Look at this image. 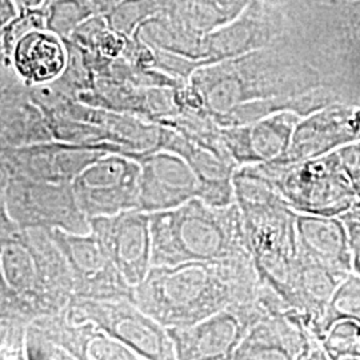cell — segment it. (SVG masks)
Listing matches in <instances>:
<instances>
[{
	"label": "cell",
	"instance_id": "1",
	"mask_svg": "<svg viewBox=\"0 0 360 360\" xmlns=\"http://www.w3.org/2000/svg\"><path fill=\"white\" fill-rule=\"evenodd\" d=\"M188 84L200 94L215 123L248 104H264L270 115L291 111L306 117L335 103L318 71L284 43L200 67Z\"/></svg>",
	"mask_w": 360,
	"mask_h": 360
},
{
	"label": "cell",
	"instance_id": "2",
	"mask_svg": "<svg viewBox=\"0 0 360 360\" xmlns=\"http://www.w3.org/2000/svg\"><path fill=\"white\" fill-rule=\"evenodd\" d=\"M263 282L252 255L176 266H153L132 302L163 327H188L257 300Z\"/></svg>",
	"mask_w": 360,
	"mask_h": 360
},
{
	"label": "cell",
	"instance_id": "3",
	"mask_svg": "<svg viewBox=\"0 0 360 360\" xmlns=\"http://www.w3.org/2000/svg\"><path fill=\"white\" fill-rule=\"evenodd\" d=\"M0 215V321L30 326L63 311L75 297L74 281L51 233Z\"/></svg>",
	"mask_w": 360,
	"mask_h": 360
},
{
	"label": "cell",
	"instance_id": "4",
	"mask_svg": "<svg viewBox=\"0 0 360 360\" xmlns=\"http://www.w3.org/2000/svg\"><path fill=\"white\" fill-rule=\"evenodd\" d=\"M153 266L251 255L238 203L211 206L200 198L150 214Z\"/></svg>",
	"mask_w": 360,
	"mask_h": 360
},
{
	"label": "cell",
	"instance_id": "5",
	"mask_svg": "<svg viewBox=\"0 0 360 360\" xmlns=\"http://www.w3.org/2000/svg\"><path fill=\"white\" fill-rule=\"evenodd\" d=\"M309 35L284 41L339 103L360 107V0H309Z\"/></svg>",
	"mask_w": 360,
	"mask_h": 360
},
{
	"label": "cell",
	"instance_id": "6",
	"mask_svg": "<svg viewBox=\"0 0 360 360\" xmlns=\"http://www.w3.org/2000/svg\"><path fill=\"white\" fill-rule=\"evenodd\" d=\"M233 188L259 278L279 294L297 255V212L250 166L235 171Z\"/></svg>",
	"mask_w": 360,
	"mask_h": 360
},
{
	"label": "cell",
	"instance_id": "7",
	"mask_svg": "<svg viewBox=\"0 0 360 360\" xmlns=\"http://www.w3.org/2000/svg\"><path fill=\"white\" fill-rule=\"evenodd\" d=\"M297 214L342 217L358 199L336 151L297 163L250 166Z\"/></svg>",
	"mask_w": 360,
	"mask_h": 360
},
{
	"label": "cell",
	"instance_id": "8",
	"mask_svg": "<svg viewBox=\"0 0 360 360\" xmlns=\"http://www.w3.org/2000/svg\"><path fill=\"white\" fill-rule=\"evenodd\" d=\"M23 229L89 233L90 220L77 205L72 183L1 176V208Z\"/></svg>",
	"mask_w": 360,
	"mask_h": 360
},
{
	"label": "cell",
	"instance_id": "9",
	"mask_svg": "<svg viewBox=\"0 0 360 360\" xmlns=\"http://www.w3.org/2000/svg\"><path fill=\"white\" fill-rule=\"evenodd\" d=\"M72 321H91L129 347L141 360L176 359L167 328L129 299L92 300L74 297L65 309Z\"/></svg>",
	"mask_w": 360,
	"mask_h": 360
},
{
	"label": "cell",
	"instance_id": "10",
	"mask_svg": "<svg viewBox=\"0 0 360 360\" xmlns=\"http://www.w3.org/2000/svg\"><path fill=\"white\" fill-rule=\"evenodd\" d=\"M26 359L139 360L129 347L91 321H72L65 309L28 326Z\"/></svg>",
	"mask_w": 360,
	"mask_h": 360
},
{
	"label": "cell",
	"instance_id": "11",
	"mask_svg": "<svg viewBox=\"0 0 360 360\" xmlns=\"http://www.w3.org/2000/svg\"><path fill=\"white\" fill-rule=\"evenodd\" d=\"M264 284L257 300L233 304L188 327H171L176 359H233V354L248 331L263 318L272 315Z\"/></svg>",
	"mask_w": 360,
	"mask_h": 360
},
{
	"label": "cell",
	"instance_id": "12",
	"mask_svg": "<svg viewBox=\"0 0 360 360\" xmlns=\"http://www.w3.org/2000/svg\"><path fill=\"white\" fill-rule=\"evenodd\" d=\"M114 143H35L22 147H0L1 176H20L49 183H72L77 175L107 154H126Z\"/></svg>",
	"mask_w": 360,
	"mask_h": 360
},
{
	"label": "cell",
	"instance_id": "13",
	"mask_svg": "<svg viewBox=\"0 0 360 360\" xmlns=\"http://www.w3.org/2000/svg\"><path fill=\"white\" fill-rule=\"evenodd\" d=\"M142 167L124 154H107L83 169L72 181L77 205L89 218L138 210Z\"/></svg>",
	"mask_w": 360,
	"mask_h": 360
},
{
	"label": "cell",
	"instance_id": "14",
	"mask_svg": "<svg viewBox=\"0 0 360 360\" xmlns=\"http://www.w3.org/2000/svg\"><path fill=\"white\" fill-rule=\"evenodd\" d=\"M49 231L68 262L75 297L134 299V287L116 269L95 233H70L59 229Z\"/></svg>",
	"mask_w": 360,
	"mask_h": 360
},
{
	"label": "cell",
	"instance_id": "15",
	"mask_svg": "<svg viewBox=\"0 0 360 360\" xmlns=\"http://www.w3.org/2000/svg\"><path fill=\"white\" fill-rule=\"evenodd\" d=\"M90 227L126 282L132 287L141 283L151 269L150 214L129 210L111 217L90 219Z\"/></svg>",
	"mask_w": 360,
	"mask_h": 360
},
{
	"label": "cell",
	"instance_id": "16",
	"mask_svg": "<svg viewBox=\"0 0 360 360\" xmlns=\"http://www.w3.org/2000/svg\"><path fill=\"white\" fill-rule=\"evenodd\" d=\"M233 359H330L322 340L288 309L263 318L248 331Z\"/></svg>",
	"mask_w": 360,
	"mask_h": 360
},
{
	"label": "cell",
	"instance_id": "17",
	"mask_svg": "<svg viewBox=\"0 0 360 360\" xmlns=\"http://www.w3.org/2000/svg\"><path fill=\"white\" fill-rule=\"evenodd\" d=\"M142 167L141 211L153 214L199 198V179L180 155L166 150L127 151Z\"/></svg>",
	"mask_w": 360,
	"mask_h": 360
},
{
	"label": "cell",
	"instance_id": "18",
	"mask_svg": "<svg viewBox=\"0 0 360 360\" xmlns=\"http://www.w3.org/2000/svg\"><path fill=\"white\" fill-rule=\"evenodd\" d=\"M360 141V107L334 103L302 117L281 163H297L330 154Z\"/></svg>",
	"mask_w": 360,
	"mask_h": 360
},
{
	"label": "cell",
	"instance_id": "19",
	"mask_svg": "<svg viewBox=\"0 0 360 360\" xmlns=\"http://www.w3.org/2000/svg\"><path fill=\"white\" fill-rule=\"evenodd\" d=\"M302 117L281 111L250 124L220 127L221 142L238 168L275 160L288 150Z\"/></svg>",
	"mask_w": 360,
	"mask_h": 360
},
{
	"label": "cell",
	"instance_id": "20",
	"mask_svg": "<svg viewBox=\"0 0 360 360\" xmlns=\"http://www.w3.org/2000/svg\"><path fill=\"white\" fill-rule=\"evenodd\" d=\"M1 147L53 141L49 119L30 96L28 86L8 67H1Z\"/></svg>",
	"mask_w": 360,
	"mask_h": 360
},
{
	"label": "cell",
	"instance_id": "21",
	"mask_svg": "<svg viewBox=\"0 0 360 360\" xmlns=\"http://www.w3.org/2000/svg\"><path fill=\"white\" fill-rule=\"evenodd\" d=\"M28 87L53 83L65 74L68 47L63 38L49 28L34 30L19 39L10 58L1 62Z\"/></svg>",
	"mask_w": 360,
	"mask_h": 360
},
{
	"label": "cell",
	"instance_id": "22",
	"mask_svg": "<svg viewBox=\"0 0 360 360\" xmlns=\"http://www.w3.org/2000/svg\"><path fill=\"white\" fill-rule=\"evenodd\" d=\"M297 250L335 270L352 272L346 224L339 217L297 214Z\"/></svg>",
	"mask_w": 360,
	"mask_h": 360
},
{
	"label": "cell",
	"instance_id": "23",
	"mask_svg": "<svg viewBox=\"0 0 360 360\" xmlns=\"http://www.w3.org/2000/svg\"><path fill=\"white\" fill-rule=\"evenodd\" d=\"M340 319L360 323V275L351 272L335 291L321 322L311 331L322 340L323 335Z\"/></svg>",
	"mask_w": 360,
	"mask_h": 360
},
{
	"label": "cell",
	"instance_id": "24",
	"mask_svg": "<svg viewBox=\"0 0 360 360\" xmlns=\"http://www.w3.org/2000/svg\"><path fill=\"white\" fill-rule=\"evenodd\" d=\"M96 16L87 0H49L47 28L60 38L70 37L86 20Z\"/></svg>",
	"mask_w": 360,
	"mask_h": 360
},
{
	"label": "cell",
	"instance_id": "25",
	"mask_svg": "<svg viewBox=\"0 0 360 360\" xmlns=\"http://www.w3.org/2000/svg\"><path fill=\"white\" fill-rule=\"evenodd\" d=\"M322 343L331 360H360V323L335 322L323 335Z\"/></svg>",
	"mask_w": 360,
	"mask_h": 360
},
{
	"label": "cell",
	"instance_id": "26",
	"mask_svg": "<svg viewBox=\"0 0 360 360\" xmlns=\"http://www.w3.org/2000/svg\"><path fill=\"white\" fill-rule=\"evenodd\" d=\"M47 3L39 7L20 8V13L8 25L0 28V50L1 62L7 60L13 46L22 37L34 30L47 28Z\"/></svg>",
	"mask_w": 360,
	"mask_h": 360
},
{
	"label": "cell",
	"instance_id": "27",
	"mask_svg": "<svg viewBox=\"0 0 360 360\" xmlns=\"http://www.w3.org/2000/svg\"><path fill=\"white\" fill-rule=\"evenodd\" d=\"M340 163L347 174L352 187L360 196V141L348 143L336 150Z\"/></svg>",
	"mask_w": 360,
	"mask_h": 360
},
{
	"label": "cell",
	"instance_id": "28",
	"mask_svg": "<svg viewBox=\"0 0 360 360\" xmlns=\"http://www.w3.org/2000/svg\"><path fill=\"white\" fill-rule=\"evenodd\" d=\"M345 221L348 232V242L352 257V272L360 275V218L343 214L339 217Z\"/></svg>",
	"mask_w": 360,
	"mask_h": 360
},
{
	"label": "cell",
	"instance_id": "29",
	"mask_svg": "<svg viewBox=\"0 0 360 360\" xmlns=\"http://www.w3.org/2000/svg\"><path fill=\"white\" fill-rule=\"evenodd\" d=\"M19 13L20 7L16 0H0V28L8 25Z\"/></svg>",
	"mask_w": 360,
	"mask_h": 360
},
{
	"label": "cell",
	"instance_id": "30",
	"mask_svg": "<svg viewBox=\"0 0 360 360\" xmlns=\"http://www.w3.org/2000/svg\"><path fill=\"white\" fill-rule=\"evenodd\" d=\"M96 16H105L111 13L119 3L117 0H87Z\"/></svg>",
	"mask_w": 360,
	"mask_h": 360
},
{
	"label": "cell",
	"instance_id": "31",
	"mask_svg": "<svg viewBox=\"0 0 360 360\" xmlns=\"http://www.w3.org/2000/svg\"><path fill=\"white\" fill-rule=\"evenodd\" d=\"M49 0H16V3L19 4L20 8H26V7H39L43 6L44 3H47Z\"/></svg>",
	"mask_w": 360,
	"mask_h": 360
},
{
	"label": "cell",
	"instance_id": "32",
	"mask_svg": "<svg viewBox=\"0 0 360 360\" xmlns=\"http://www.w3.org/2000/svg\"><path fill=\"white\" fill-rule=\"evenodd\" d=\"M117 1H122V0H117Z\"/></svg>",
	"mask_w": 360,
	"mask_h": 360
}]
</instances>
